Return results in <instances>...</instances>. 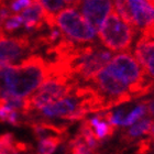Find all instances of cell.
I'll return each instance as SVG.
<instances>
[{"label":"cell","instance_id":"6da1fadb","mask_svg":"<svg viewBox=\"0 0 154 154\" xmlns=\"http://www.w3.org/2000/svg\"><path fill=\"white\" fill-rule=\"evenodd\" d=\"M51 74L48 62L30 55L18 65L0 62V97L26 98Z\"/></svg>","mask_w":154,"mask_h":154},{"label":"cell","instance_id":"7a4b0ae2","mask_svg":"<svg viewBox=\"0 0 154 154\" xmlns=\"http://www.w3.org/2000/svg\"><path fill=\"white\" fill-rule=\"evenodd\" d=\"M106 67L128 85L133 98L145 96L154 89V82L149 78L141 64L129 51L112 56Z\"/></svg>","mask_w":154,"mask_h":154},{"label":"cell","instance_id":"3957f363","mask_svg":"<svg viewBox=\"0 0 154 154\" xmlns=\"http://www.w3.org/2000/svg\"><path fill=\"white\" fill-rule=\"evenodd\" d=\"M112 52L99 44H79L76 53L68 62L72 75L78 83H89L98 72L112 58Z\"/></svg>","mask_w":154,"mask_h":154},{"label":"cell","instance_id":"277c9868","mask_svg":"<svg viewBox=\"0 0 154 154\" xmlns=\"http://www.w3.org/2000/svg\"><path fill=\"white\" fill-rule=\"evenodd\" d=\"M79 83L73 77L63 74L50 75L33 94L26 98L22 116L26 117L46 106L71 95Z\"/></svg>","mask_w":154,"mask_h":154},{"label":"cell","instance_id":"5b68a950","mask_svg":"<svg viewBox=\"0 0 154 154\" xmlns=\"http://www.w3.org/2000/svg\"><path fill=\"white\" fill-rule=\"evenodd\" d=\"M138 29L122 19L115 10L110 12L98 29L101 44L112 52L130 51L138 34Z\"/></svg>","mask_w":154,"mask_h":154},{"label":"cell","instance_id":"8992f818","mask_svg":"<svg viewBox=\"0 0 154 154\" xmlns=\"http://www.w3.org/2000/svg\"><path fill=\"white\" fill-rule=\"evenodd\" d=\"M54 26L67 38L79 44L94 43L97 35L93 24L73 7L64 8L54 17Z\"/></svg>","mask_w":154,"mask_h":154},{"label":"cell","instance_id":"52a82bcc","mask_svg":"<svg viewBox=\"0 0 154 154\" xmlns=\"http://www.w3.org/2000/svg\"><path fill=\"white\" fill-rule=\"evenodd\" d=\"M89 83H91V85L108 99L111 108L134 99L128 85L113 75L106 66L101 68Z\"/></svg>","mask_w":154,"mask_h":154},{"label":"cell","instance_id":"ba28073f","mask_svg":"<svg viewBox=\"0 0 154 154\" xmlns=\"http://www.w3.org/2000/svg\"><path fill=\"white\" fill-rule=\"evenodd\" d=\"M36 48L33 44L32 34L26 33L18 36H6L0 38V62L17 63L33 54Z\"/></svg>","mask_w":154,"mask_h":154},{"label":"cell","instance_id":"9c48e42d","mask_svg":"<svg viewBox=\"0 0 154 154\" xmlns=\"http://www.w3.org/2000/svg\"><path fill=\"white\" fill-rule=\"evenodd\" d=\"M78 109H80V98L75 95L74 90H73V93L66 96L65 98H62V99L56 100L54 103H48L46 106L42 107L41 109H38V112L35 111V112L30 113L26 117L38 115L44 119L61 118L67 120L68 117L73 115Z\"/></svg>","mask_w":154,"mask_h":154},{"label":"cell","instance_id":"30bf717a","mask_svg":"<svg viewBox=\"0 0 154 154\" xmlns=\"http://www.w3.org/2000/svg\"><path fill=\"white\" fill-rule=\"evenodd\" d=\"M79 8L83 16L89 21L96 30L105 21L110 12L113 11L112 0H82Z\"/></svg>","mask_w":154,"mask_h":154},{"label":"cell","instance_id":"8fae6325","mask_svg":"<svg viewBox=\"0 0 154 154\" xmlns=\"http://www.w3.org/2000/svg\"><path fill=\"white\" fill-rule=\"evenodd\" d=\"M132 24L143 31L154 23V5L146 0H129Z\"/></svg>","mask_w":154,"mask_h":154},{"label":"cell","instance_id":"7c38bea8","mask_svg":"<svg viewBox=\"0 0 154 154\" xmlns=\"http://www.w3.org/2000/svg\"><path fill=\"white\" fill-rule=\"evenodd\" d=\"M134 56L143 67L145 74L154 82V38L141 34L135 44Z\"/></svg>","mask_w":154,"mask_h":154},{"label":"cell","instance_id":"4fadbf2b","mask_svg":"<svg viewBox=\"0 0 154 154\" xmlns=\"http://www.w3.org/2000/svg\"><path fill=\"white\" fill-rule=\"evenodd\" d=\"M21 16L23 18V26L29 34L42 31L46 24L44 20L43 8L40 6V3H38L34 0L26 9L23 10Z\"/></svg>","mask_w":154,"mask_h":154},{"label":"cell","instance_id":"5bb4252c","mask_svg":"<svg viewBox=\"0 0 154 154\" xmlns=\"http://www.w3.org/2000/svg\"><path fill=\"white\" fill-rule=\"evenodd\" d=\"M153 125V119L152 117H143L139 121L131 125V127L128 130H125L122 132L121 141L125 143H131L137 138L141 137L143 134H149V131Z\"/></svg>","mask_w":154,"mask_h":154},{"label":"cell","instance_id":"9a60e30c","mask_svg":"<svg viewBox=\"0 0 154 154\" xmlns=\"http://www.w3.org/2000/svg\"><path fill=\"white\" fill-rule=\"evenodd\" d=\"M34 1L40 3V6L43 8L44 20L48 26H55L54 17L65 7L68 6L67 0H34Z\"/></svg>","mask_w":154,"mask_h":154},{"label":"cell","instance_id":"2e32d148","mask_svg":"<svg viewBox=\"0 0 154 154\" xmlns=\"http://www.w3.org/2000/svg\"><path fill=\"white\" fill-rule=\"evenodd\" d=\"M90 123L93 125L94 132L96 134L97 140L103 143L105 139H110L113 135V133L117 130V125H110L109 122L103 121V119L101 118V116L98 115L95 118L90 119Z\"/></svg>","mask_w":154,"mask_h":154},{"label":"cell","instance_id":"e0dca14e","mask_svg":"<svg viewBox=\"0 0 154 154\" xmlns=\"http://www.w3.org/2000/svg\"><path fill=\"white\" fill-rule=\"evenodd\" d=\"M67 137L63 135H48L46 138L38 140V153L40 154H53L57 146L65 141Z\"/></svg>","mask_w":154,"mask_h":154},{"label":"cell","instance_id":"ac0fdd59","mask_svg":"<svg viewBox=\"0 0 154 154\" xmlns=\"http://www.w3.org/2000/svg\"><path fill=\"white\" fill-rule=\"evenodd\" d=\"M148 113V110H146V105L143 101L142 103L138 105L137 107H134L132 110H130V112L127 113V116L125 117L123 121H122V125L123 127H127V125H131L133 123H135L137 121H139L140 119H142L145 115Z\"/></svg>","mask_w":154,"mask_h":154},{"label":"cell","instance_id":"d6986e66","mask_svg":"<svg viewBox=\"0 0 154 154\" xmlns=\"http://www.w3.org/2000/svg\"><path fill=\"white\" fill-rule=\"evenodd\" d=\"M21 26H23L22 16L18 13H11L3 23L2 29L6 33H12L16 30L20 29Z\"/></svg>","mask_w":154,"mask_h":154},{"label":"cell","instance_id":"ffe728a7","mask_svg":"<svg viewBox=\"0 0 154 154\" xmlns=\"http://www.w3.org/2000/svg\"><path fill=\"white\" fill-rule=\"evenodd\" d=\"M112 1L113 9L117 11V13L122 19H125L127 22L132 24L131 12H130V8H129V0H112Z\"/></svg>","mask_w":154,"mask_h":154},{"label":"cell","instance_id":"44dd1931","mask_svg":"<svg viewBox=\"0 0 154 154\" xmlns=\"http://www.w3.org/2000/svg\"><path fill=\"white\" fill-rule=\"evenodd\" d=\"M33 0H9V7L12 13L22 12L32 3Z\"/></svg>","mask_w":154,"mask_h":154},{"label":"cell","instance_id":"7402d4cb","mask_svg":"<svg viewBox=\"0 0 154 154\" xmlns=\"http://www.w3.org/2000/svg\"><path fill=\"white\" fill-rule=\"evenodd\" d=\"M145 105H146V110H148V115L150 117H154V98L150 100H146L144 101Z\"/></svg>","mask_w":154,"mask_h":154},{"label":"cell","instance_id":"603a6c76","mask_svg":"<svg viewBox=\"0 0 154 154\" xmlns=\"http://www.w3.org/2000/svg\"><path fill=\"white\" fill-rule=\"evenodd\" d=\"M149 135H150V138H154V122L153 125H152L151 129H150V131H149Z\"/></svg>","mask_w":154,"mask_h":154},{"label":"cell","instance_id":"cb8c5ba5","mask_svg":"<svg viewBox=\"0 0 154 154\" xmlns=\"http://www.w3.org/2000/svg\"><path fill=\"white\" fill-rule=\"evenodd\" d=\"M3 35H6V32H5V31H3V30H1V29H0V38H2Z\"/></svg>","mask_w":154,"mask_h":154},{"label":"cell","instance_id":"d4e9b609","mask_svg":"<svg viewBox=\"0 0 154 154\" xmlns=\"http://www.w3.org/2000/svg\"><path fill=\"white\" fill-rule=\"evenodd\" d=\"M146 1H149V2H151V3H153V5H154V0H146Z\"/></svg>","mask_w":154,"mask_h":154},{"label":"cell","instance_id":"484cf974","mask_svg":"<svg viewBox=\"0 0 154 154\" xmlns=\"http://www.w3.org/2000/svg\"><path fill=\"white\" fill-rule=\"evenodd\" d=\"M153 148H154V145H153Z\"/></svg>","mask_w":154,"mask_h":154},{"label":"cell","instance_id":"4316f807","mask_svg":"<svg viewBox=\"0 0 154 154\" xmlns=\"http://www.w3.org/2000/svg\"><path fill=\"white\" fill-rule=\"evenodd\" d=\"M96 154H97V153H96Z\"/></svg>","mask_w":154,"mask_h":154}]
</instances>
